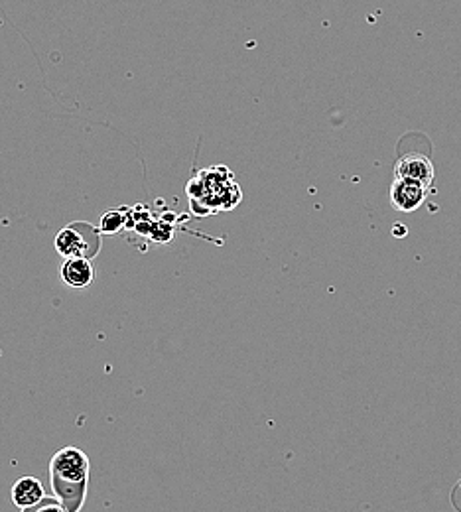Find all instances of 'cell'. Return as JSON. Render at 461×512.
Masks as SVG:
<instances>
[{
  "mask_svg": "<svg viewBox=\"0 0 461 512\" xmlns=\"http://www.w3.org/2000/svg\"><path fill=\"white\" fill-rule=\"evenodd\" d=\"M91 461L83 449H58L50 459V487L67 512H81L89 491Z\"/></svg>",
  "mask_w": 461,
  "mask_h": 512,
  "instance_id": "1",
  "label": "cell"
},
{
  "mask_svg": "<svg viewBox=\"0 0 461 512\" xmlns=\"http://www.w3.org/2000/svg\"><path fill=\"white\" fill-rule=\"evenodd\" d=\"M99 233L89 223H73L56 237V249L66 258H93L99 253Z\"/></svg>",
  "mask_w": 461,
  "mask_h": 512,
  "instance_id": "2",
  "label": "cell"
},
{
  "mask_svg": "<svg viewBox=\"0 0 461 512\" xmlns=\"http://www.w3.org/2000/svg\"><path fill=\"white\" fill-rule=\"evenodd\" d=\"M395 178L410 180L430 188L434 184L436 172L432 160L422 152H408L400 156L395 164Z\"/></svg>",
  "mask_w": 461,
  "mask_h": 512,
  "instance_id": "3",
  "label": "cell"
},
{
  "mask_svg": "<svg viewBox=\"0 0 461 512\" xmlns=\"http://www.w3.org/2000/svg\"><path fill=\"white\" fill-rule=\"evenodd\" d=\"M428 192H430V188H426L422 184L395 178L389 199H391L393 209L398 213H414L424 205V201L428 199Z\"/></svg>",
  "mask_w": 461,
  "mask_h": 512,
  "instance_id": "4",
  "label": "cell"
},
{
  "mask_svg": "<svg viewBox=\"0 0 461 512\" xmlns=\"http://www.w3.org/2000/svg\"><path fill=\"white\" fill-rule=\"evenodd\" d=\"M10 499L14 507L26 511L40 505L46 499V489L38 477H20L18 481H14L10 489Z\"/></svg>",
  "mask_w": 461,
  "mask_h": 512,
  "instance_id": "5",
  "label": "cell"
},
{
  "mask_svg": "<svg viewBox=\"0 0 461 512\" xmlns=\"http://www.w3.org/2000/svg\"><path fill=\"white\" fill-rule=\"evenodd\" d=\"M62 280L69 288L81 290L93 284L95 280V264L89 258H67L60 268Z\"/></svg>",
  "mask_w": 461,
  "mask_h": 512,
  "instance_id": "6",
  "label": "cell"
},
{
  "mask_svg": "<svg viewBox=\"0 0 461 512\" xmlns=\"http://www.w3.org/2000/svg\"><path fill=\"white\" fill-rule=\"evenodd\" d=\"M22 512H67V509L56 497H46L40 505Z\"/></svg>",
  "mask_w": 461,
  "mask_h": 512,
  "instance_id": "7",
  "label": "cell"
},
{
  "mask_svg": "<svg viewBox=\"0 0 461 512\" xmlns=\"http://www.w3.org/2000/svg\"><path fill=\"white\" fill-rule=\"evenodd\" d=\"M117 217H119L117 213H109V215L103 217V231L105 233H117L121 229V225H117V221H115Z\"/></svg>",
  "mask_w": 461,
  "mask_h": 512,
  "instance_id": "8",
  "label": "cell"
},
{
  "mask_svg": "<svg viewBox=\"0 0 461 512\" xmlns=\"http://www.w3.org/2000/svg\"><path fill=\"white\" fill-rule=\"evenodd\" d=\"M460 489H461V479H460Z\"/></svg>",
  "mask_w": 461,
  "mask_h": 512,
  "instance_id": "9",
  "label": "cell"
}]
</instances>
